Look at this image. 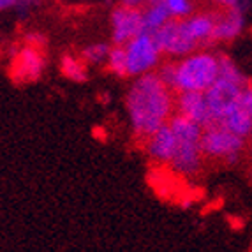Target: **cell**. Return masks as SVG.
<instances>
[{"instance_id":"obj_1","label":"cell","mask_w":252,"mask_h":252,"mask_svg":"<svg viewBox=\"0 0 252 252\" xmlns=\"http://www.w3.org/2000/svg\"><path fill=\"white\" fill-rule=\"evenodd\" d=\"M175 94L160 80L157 71L138 76L126 95V108L136 141L145 145L160 126L168 124L175 113Z\"/></svg>"},{"instance_id":"obj_2","label":"cell","mask_w":252,"mask_h":252,"mask_svg":"<svg viewBox=\"0 0 252 252\" xmlns=\"http://www.w3.org/2000/svg\"><path fill=\"white\" fill-rule=\"evenodd\" d=\"M168 122L177 138V148L169 166L184 177H194L201 169L205 159L201 150L203 126L180 113H173Z\"/></svg>"},{"instance_id":"obj_3","label":"cell","mask_w":252,"mask_h":252,"mask_svg":"<svg viewBox=\"0 0 252 252\" xmlns=\"http://www.w3.org/2000/svg\"><path fill=\"white\" fill-rule=\"evenodd\" d=\"M219 76V57L206 51L185 55L175 60V92L198 90L205 92Z\"/></svg>"},{"instance_id":"obj_4","label":"cell","mask_w":252,"mask_h":252,"mask_svg":"<svg viewBox=\"0 0 252 252\" xmlns=\"http://www.w3.org/2000/svg\"><path fill=\"white\" fill-rule=\"evenodd\" d=\"M244 147L245 138L235 134L224 124L215 122L203 127L201 150L206 159H220L226 164H235L238 162Z\"/></svg>"},{"instance_id":"obj_5","label":"cell","mask_w":252,"mask_h":252,"mask_svg":"<svg viewBox=\"0 0 252 252\" xmlns=\"http://www.w3.org/2000/svg\"><path fill=\"white\" fill-rule=\"evenodd\" d=\"M126 46L127 53V72L129 76H139L150 72L159 65L162 51L157 44L152 32L143 30L141 34L130 39Z\"/></svg>"},{"instance_id":"obj_6","label":"cell","mask_w":252,"mask_h":252,"mask_svg":"<svg viewBox=\"0 0 252 252\" xmlns=\"http://www.w3.org/2000/svg\"><path fill=\"white\" fill-rule=\"evenodd\" d=\"M247 83L249 80H235V78H227L222 74L217 76V80L205 90L206 104H208V111H210V122L206 126L220 122L226 109L235 102V99L240 95L242 89Z\"/></svg>"},{"instance_id":"obj_7","label":"cell","mask_w":252,"mask_h":252,"mask_svg":"<svg viewBox=\"0 0 252 252\" xmlns=\"http://www.w3.org/2000/svg\"><path fill=\"white\" fill-rule=\"evenodd\" d=\"M152 34L156 37L162 55H168V57H173V59L185 57V55L198 50V44L184 30L180 18H171L166 25H162L159 30L152 32Z\"/></svg>"},{"instance_id":"obj_8","label":"cell","mask_w":252,"mask_h":252,"mask_svg":"<svg viewBox=\"0 0 252 252\" xmlns=\"http://www.w3.org/2000/svg\"><path fill=\"white\" fill-rule=\"evenodd\" d=\"M111 41L113 44H127L132 37L145 30L141 7L118 4L111 11Z\"/></svg>"},{"instance_id":"obj_9","label":"cell","mask_w":252,"mask_h":252,"mask_svg":"<svg viewBox=\"0 0 252 252\" xmlns=\"http://www.w3.org/2000/svg\"><path fill=\"white\" fill-rule=\"evenodd\" d=\"M220 124L231 129L235 134L247 139L252 134V83L245 85L240 95L235 99L226 113L220 118Z\"/></svg>"},{"instance_id":"obj_10","label":"cell","mask_w":252,"mask_h":252,"mask_svg":"<svg viewBox=\"0 0 252 252\" xmlns=\"http://www.w3.org/2000/svg\"><path fill=\"white\" fill-rule=\"evenodd\" d=\"M44 67H46V57L42 53V48L25 44L14 55L11 63V78L16 83H30L41 78Z\"/></svg>"},{"instance_id":"obj_11","label":"cell","mask_w":252,"mask_h":252,"mask_svg":"<svg viewBox=\"0 0 252 252\" xmlns=\"http://www.w3.org/2000/svg\"><path fill=\"white\" fill-rule=\"evenodd\" d=\"M175 113L184 115L205 127L210 122V111L206 104L205 92H198V90L177 92L175 94Z\"/></svg>"},{"instance_id":"obj_12","label":"cell","mask_w":252,"mask_h":252,"mask_svg":"<svg viewBox=\"0 0 252 252\" xmlns=\"http://www.w3.org/2000/svg\"><path fill=\"white\" fill-rule=\"evenodd\" d=\"M147 150L148 157L157 164H169L175 156V148H177V138L173 132L171 126L164 124L159 129L147 139V143L143 145Z\"/></svg>"},{"instance_id":"obj_13","label":"cell","mask_w":252,"mask_h":252,"mask_svg":"<svg viewBox=\"0 0 252 252\" xmlns=\"http://www.w3.org/2000/svg\"><path fill=\"white\" fill-rule=\"evenodd\" d=\"M180 20L182 25H184V30L198 44V48L205 46L206 42H214L212 35H214L217 13H198L190 14L187 18H180Z\"/></svg>"},{"instance_id":"obj_14","label":"cell","mask_w":252,"mask_h":252,"mask_svg":"<svg viewBox=\"0 0 252 252\" xmlns=\"http://www.w3.org/2000/svg\"><path fill=\"white\" fill-rule=\"evenodd\" d=\"M245 18L242 11L236 9H226L224 13H217V20H215V29H214V42L217 41H233L238 37L244 30Z\"/></svg>"},{"instance_id":"obj_15","label":"cell","mask_w":252,"mask_h":252,"mask_svg":"<svg viewBox=\"0 0 252 252\" xmlns=\"http://www.w3.org/2000/svg\"><path fill=\"white\" fill-rule=\"evenodd\" d=\"M141 13H143L145 30H148V32L159 30L173 18L171 11L168 9V5L164 4V0H150L148 4L141 7Z\"/></svg>"},{"instance_id":"obj_16","label":"cell","mask_w":252,"mask_h":252,"mask_svg":"<svg viewBox=\"0 0 252 252\" xmlns=\"http://www.w3.org/2000/svg\"><path fill=\"white\" fill-rule=\"evenodd\" d=\"M87 63L83 62L81 57H76V55H63L62 60H60V71L62 74L71 81H76V83H83L87 81L89 74H87Z\"/></svg>"},{"instance_id":"obj_17","label":"cell","mask_w":252,"mask_h":252,"mask_svg":"<svg viewBox=\"0 0 252 252\" xmlns=\"http://www.w3.org/2000/svg\"><path fill=\"white\" fill-rule=\"evenodd\" d=\"M106 69L118 78H127V53L124 44H111V50L106 59Z\"/></svg>"},{"instance_id":"obj_18","label":"cell","mask_w":252,"mask_h":252,"mask_svg":"<svg viewBox=\"0 0 252 252\" xmlns=\"http://www.w3.org/2000/svg\"><path fill=\"white\" fill-rule=\"evenodd\" d=\"M109 50H111V46L106 44V42L90 44V46L81 50L80 57L83 59V62L87 63V65H101V63H106Z\"/></svg>"},{"instance_id":"obj_19","label":"cell","mask_w":252,"mask_h":252,"mask_svg":"<svg viewBox=\"0 0 252 252\" xmlns=\"http://www.w3.org/2000/svg\"><path fill=\"white\" fill-rule=\"evenodd\" d=\"M173 18H187L192 14V0H164Z\"/></svg>"},{"instance_id":"obj_20","label":"cell","mask_w":252,"mask_h":252,"mask_svg":"<svg viewBox=\"0 0 252 252\" xmlns=\"http://www.w3.org/2000/svg\"><path fill=\"white\" fill-rule=\"evenodd\" d=\"M25 42H27V44H30V46L44 48V44H46V39L42 37L39 32H30V34L25 35Z\"/></svg>"},{"instance_id":"obj_21","label":"cell","mask_w":252,"mask_h":252,"mask_svg":"<svg viewBox=\"0 0 252 252\" xmlns=\"http://www.w3.org/2000/svg\"><path fill=\"white\" fill-rule=\"evenodd\" d=\"M150 0H120V4L132 5V7H143L145 4H148Z\"/></svg>"},{"instance_id":"obj_22","label":"cell","mask_w":252,"mask_h":252,"mask_svg":"<svg viewBox=\"0 0 252 252\" xmlns=\"http://www.w3.org/2000/svg\"><path fill=\"white\" fill-rule=\"evenodd\" d=\"M18 2H20V0H0V11H4V9H7V7H13Z\"/></svg>"},{"instance_id":"obj_23","label":"cell","mask_w":252,"mask_h":252,"mask_svg":"<svg viewBox=\"0 0 252 252\" xmlns=\"http://www.w3.org/2000/svg\"><path fill=\"white\" fill-rule=\"evenodd\" d=\"M219 2H222V0H219Z\"/></svg>"}]
</instances>
